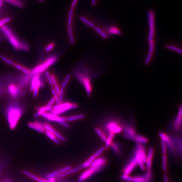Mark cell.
I'll use <instances>...</instances> for the list:
<instances>
[{
  "instance_id": "6da1fadb",
  "label": "cell",
  "mask_w": 182,
  "mask_h": 182,
  "mask_svg": "<svg viewBox=\"0 0 182 182\" xmlns=\"http://www.w3.org/2000/svg\"><path fill=\"white\" fill-rule=\"evenodd\" d=\"M148 32V50L145 60V64H151L155 57L156 51V13L154 10L149 9L147 13Z\"/></svg>"
},
{
  "instance_id": "7a4b0ae2",
  "label": "cell",
  "mask_w": 182,
  "mask_h": 182,
  "mask_svg": "<svg viewBox=\"0 0 182 182\" xmlns=\"http://www.w3.org/2000/svg\"><path fill=\"white\" fill-rule=\"evenodd\" d=\"M106 162V160L103 158L95 159L89 168L81 174L78 178V181L81 182L86 181L94 174L100 172L105 167Z\"/></svg>"
},
{
  "instance_id": "3957f363",
  "label": "cell",
  "mask_w": 182,
  "mask_h": 182,
  "mask_svg": "<svg viewBox=\"0 0 182 182\" xmlns=\"http://www.w3.org/2000/svg\"><path fill=\"white\" fill-rule=\"evenodd\" d=\"M0 29L14 49L17 50L25 52L30 50L29 46L25 43L20 41L8 27L5 25L1 27Z\"/></svg>"
},
{
  "instance_id": "277c9868",
  "label": "cell",
  "mask_w": 182,
  "mask_h": 182,
  "mask_svg": "<svg viewBox=\"0 0 182 182\" xmlns=\"http://www.w3.org/2000/svg\"><path fill=\"white\" fill-rule=\"evenodd\" d=\"M5 114L11 129L16 127L21 115V110L17 105L9 104L5 109Z\"/></svg>"
},
{
  "instance_id": "5b68a950",
  "label": "cell",
  "mask_w": 182,
  "mask_h": 182,
  "mask_svg": "<svg viewBox=\"0 0 182 182\" xmlns=\"http://www.w3.org/2000/svg\"><path fill=\"white\" fill-rule=\"evenodd\" d=\"M134 156L137 162V164L139 166L141 170L143 171L145 170L146 168L145 164L146 162L147 156L145 153V148L142 144L137 143Z\"/></svg>"
},
{
  "instance_id": "8992f818",
  "label": "cell",
  "mask_w": 182,
  "mask_h": 182,
  "mask_svg": "<svg viewBox=\"0 0 182 182\" xmlns=\"http://www.w3.org/2000/svg\"><path fill=\"white\" fill-rule=\"evenodd\" d=\"M57 60V58L56 57H51L44 62L43 64L38 65L34 68L32 71H30V74L32 75H36L42 73L45 71L47 68L54 64Z\"/></svg>"
},
{
  "instance_id": "52a82bcc",
  "label": "cell",
  "mask_w": 182,
  "mask_h": 182,
  "mask_svg": "<svg viewBox=\"0 0 182 182\" xmlns=\"http://www.w3.org/2000/svg\"><path fill=\"white\" fill-rule=\"evenodd\" d=\"M77 107L78 105L76 103H64L57 105L53 107V110L52 111L53 114L57 115L61 114L67 110L76 108Z\"/></svg>"
},
{
  "instance_id": "ba28073f",
  "label": "cell",
  "mask_w": 182,
  "mask_h": 182,
  "mask_svg": "<svg viewBox=\"0 0 182 182\" xmlns=\"http://www.w3.org/2000/svg\"><path fill=\"white\" fill-rule=\"evenodd\" d=\"M77 76L79 79L81 81L82 83L84 85L88 96H91L92 87L90 78H89L87 75H83L81 74H78Z\"/></svg>"
},
{
  "instance_id": "9c48e42d",
  "label": "cell",
  "mask_w": 182,
  "mask_h": 182,
  "mask_svg": "<svg viewBox=\"0 0 182 182\" xmlns=\"http://www.w3.org/2000/svg\"><path fill=\"white\" fill-rule=\"evenodd\" d=\"M74 11V10L70 8L69 13H68V18H67V31H68L69 40L71 44H74L75 43L73 29H72V22H73Z\"/></svg>"
},
{
  "instance_id": "30bf717a",
  "label": "cell",
  "mask_w": 182,
  "mask_h": 182,
  "mask_svg": "<svg viewBox=\"0 0 182 182\" xmlns=\"http://www.w3.org/2000/svg\"><path fill=\"white\" fill-rule=\"evenodd\" d=\"M105 149L106 148H105V147H102L100 149H98V151L95 152V153H94L92 156H91L86 161L81 165H80L81 169L86 168L89 167L91 166V163L95 159L98 158L99 156L103 153V152L104 151Z\"/></svg>"
},
{
  "instance_id": "8fae6325",
  "label": "cell",
  "mask_w": 182,
  "mask_h": 182,
  "mask_svg": "<svg viewBox=\"0 0 182 182\" xmlns=\"http://www.w3.org/2000/svg\"><path fill=\"white\" fill-rule=\"evenodd\" d=\"M23 173L28 177L30 178H31L32 180L35 181L37 182H58L56 181V178H49L45 179L44 178H41L39 176L34 175L33 173H31L27 171V170H24L23 171Z\"/></svg>"
},
{
  "instance_id": "7c38bea8",
  "label": "cell",
  "mask_w": 182,
  "mask_h": 182,
  "mask_svg": "<svg viewBox=\"0 0 182 182\" xmlns=\"http://www.w3.org/2000/svg\"><path fill=\"white\" fill-rule=\"evenodd\" d=\"M123 136L125 138L129 140H134L135 136L137 135L136 132L133 127L130 125H127L123 128Z\"/></svg>"
},
{
  "instance_id": "4fadbf2b",
  "label": "cell",
  "mask_w": 182,
  "mask_h": 182,
  "mask_svg": "<svg viewBox=\"0 0 182 182\" xmlns=\"http://www.w3.org/2000/svg\"><path fill=\"white\" fill-rule=\"evenodd\" d=\"M182 108L180 106L178 115L173 122V128L175 132H178L181 130Z\"/></svg>"
},
{
  "instance_id": "5bb4252c",
  "label": "cell",
  "mask_w": 182,
  "mask_h": 182,
  "mask_svg": "<svg viewBox=\"0 0 182 182\" xmlns=\"http://www.w3.org/2000/svg\"><path fill=\"white\" fill-rule=\"evenodd\" d=\"M137 165V162L134 156L123 169L124 175H130Z\"/></svg>"
},
{
  "instance_id": "9a60e30c",
  "label": "cell",
  "mask_w": 182,
  "mask_h": 182,
  "mask_svg": "<svg viewBox=\"0 0 182 182\" xmlns=\"http://www.w3.org/2000/svg\"><path fill=\"white\" fill-rule=\"evenodd\" d=\"M41 115L50 121H56L59 123L63 121H66V119L64 117H60L56 115L50 114L46 112L42 113Z\"/></svg>"
},
{
  "instance_id": "2e32d148",
  "label": "cell",
  "mask_w": 182,
  "mask_h": 182,
  "mask_svg": "<svg viewBox=\"0 0 182 182\" xmlns=\"http://www.w3.org/2000/svg\"><path fill=\"white\" fill-rule=\"evenodd\" d=\"M28 125L29 127L39 132L43 133L45 132L44 124L40 123L39 121H36L34 122H29Z\"/></svg>"
},
{
  "instance_id": "e0dca14e",
  "label": "cell",
  "mask_w": 182,
  "mask_h": 182,
  "mask_svg": "<svg viewBox=\"0 0 182 182\" xmlns=\"http://www.w3.org/2000/svg\"><path fill=\"white\" fill-rule=\"evenodd\" d=\"M7 79L4 77H0V99L2 98L6 92H8V88L9 84H7Z\"/></svg>"
},
{
  "instance_id": "ac0fdd59",
  "label": "cell",
  "mask_w": 182,
  "mask_h": 182,
  "mask_svg": "<svg viewBox=\"0 0 182 182\" xmlns=\"http://www.w3.org/2000/svg\"><path fill=\"white\" fill-rule=\"evenodd\" d=\"M165 47L169 50L173 51L176 53L181 55V48L179 47L178 43L174 42H169L168 44H166Z\"/></svg>"
},
{
  "instance_id": "d6986e66",
  "label": "cell",
  "mask_w": 182,
  "mask_h": 182,
  "mask_svg": "<svg viewBox=\"0 0 182 182\" xmlns=\"http://www.w3.org/2000/svg\"><path fill=\"white\" fill-rule=\"evenodd\" d=\"M154 154V149L152 147L149 148L148 156H147L146 159V166L145 167L147 169V170H151L152 169V160H153V156Z\"/></svg>"
},
{
  "instance_id": "ffe728a7",
  "label": "cell",
  "mask_w": 182,
  "mask_h": 182,
  "mask_svg": "<svg viewBox=\"0 0 182 182\" xmlns=\"http://www.w3.org/2000/svg\"><path fill=\"white\" fill-rule=\"evenodd\" d=\"M71 168H72V167L70 166H65V167H63V168H61L60 169H58V170H56V171L50 172V173L47 174V178H56L58 175L64 173L65 171H67V170Z\"/></svg>"
},
{
  "instance_id": "44dd1931",
  "label": "cell",
  "mask_w": 182,
  "mask_h": 182,
  "mask_svg": "<svg viewBox=\"0 0 182 182\" xmlns=\"http://www.w3.org/2000/svg\"><path fill=\"white\" fill-rule=\"evenodd\" d=\"M107 128L110 132H113L115 134L121 132L123 130V129L121 126L114 122H111L109 123L107 126Z\"/></svg>"
},
{
  "instance_id": "7402d4cb",
  "label": "cell",
  "mask_w": 182,
  "mask_h": 182,
  "mask_svg": "<svg viewBox=\"0 0 182 182\" xmlns=\"http://www.w3.org/2000/svg\"><path fill=\"white\" fill-rule=\"evenodd\" d=\"M81 169L80 166H76V167H74V168H71L70 169L67 170V171H65L64 173H62V174H60V175H58L56 178H57L58 179L62 178H64V177H67L68 175H72V174H74V173H76L79 170H80Z\"/></svg>"
},
{
  "instance_id": "603a6c76",
  "label": "cell",
  "mask_w": 182,
  "mask_h": 182,
  "mask_svg": "<svg viewBox=\"0 0 182 182\" xmlns=\"http://www.w3.org/2000/svg\"><path fill=\"white\" fill-rule=\"evenodd\" d=\"M41 85V82L39 78V74L35 75L32 81L31 85L30 86V90L33 91L34 89L38 88H39Z\"/></svg>"
},
{
  "instance_id": "cb8c5ba5",
  "label": "cell",
  "mask_w": 182,
  "mask_h": 182,
  "mask_svg": "<svg viewBox=\"0 0 182 182\" xmlns=\"http://www.w3.org/2000/svg\"><path fill=\"white\" fill-rule=\"evenodd\" d=\"M36 110H38V112L34 115V117L35 118H37L40 115H41L42 113L46 112V111H52L53 110V107L49 108L45 106L37 108Z\"/></svg>"
},
{
  "instance_id": "d4e9b609",
  "label": "cell",
  "mask_w": 182,
  "mask_h": 182,
  "mask_svg": "<svg viewBox=\"0 0 182 182\" xmlns=\"http://www.w3.org/2000/svg\"><path fill=\"white\" fill-rule=\"evenodd\" d=\"M134 141H135L137 143L142 144L148 143V140L147 138L143 136L137 135L134 139Z\"/></svg>"
},
{
  "instance_id": "484cf974",
  "label": "cell",
  "mask_w": 182,
  "mask_h": 182,
  "mask_svg": "<svg viewBox=\"0 0 182 182\" xmlns=\"http://www.w3.org/2000/svg\"><path fill=\"white\" fill-rule=\"evenodd\" d=\"M13 66L15 67V68H16V69H18L19 71H22L24 74H30V71L28 69L24 67L23 65L18 64V63L14 62Z\"/></svg>"
},
{
  "instance_id": "4316f807",
  "label": "cell",
  "mask_w": 182,
  "mask_h": 182,
  "mask_svg": "<svg viewBox=\"0 0 182 182\" xmlns=\"http://www.w3.org/2000/svg\"><path fill=\"white\" fill-rule=\"evenodd\" d=\"M114 136L115 134L114 133L112 132H110L109 133L108 136L107 137L106 140L105 142H106V145H105V148L108 149V148L110 146L112 142H113V138H114Z\"/></svg>"
},
{
  "instance_id": "83f0119b",
  "label": "cell",
  "mask_w": 182,
  "mask_h": 182,
  "mask_svg": "<svg viewBox=\"0 0 182 182\" xmlns=\"http://www.w3.org/2000/svg\"><path fill=\"white\" fill-rule=\"evenodd\" d=\"M79 19L83 23H84L91 28L94 29L95 28V24L91 21H90V20H88L87 18H86L84 16H82V15L80 16Z\"/></svg>"
},
{
  "instance_id": "f1b7e54d",
  "label": "cell",
  "mask_w": 182,
  "mask_h": 182,
  "mask_svg": "<svg viewBox=\"0 0 182 182\" xmlns=\"http://www.w3.org/2000/svg\"><path fill=\"white\" fill-rule=\"evenodd\" d=\"M51 78H52V81L53 86H54V89H55L58 95L59 96L60 93V88L58 84L57 81L56 79L55 76L54 74L51 75Z\"/></svg>"
},
{
  "instance_id": "f546056e",
  "label": "cell",
  "mask_w": 182,
  "mask_h": 182,
  "mask_svg": "<svg viewBox=\"0 0 182 182\" xmlns=\"http://www.w3.org/2000/svg\"><path fill=\"white\" fill-rule=\"evenodd\" d=\"M4 1L8 3L20 8L23 7L24 6L23 3L18 0H4Z\"/></svg>"
},
{
  "instance_id": "4dcf8cb0",
  "label": "cell",
  "mask_w": 182,
  "mask_h": 182,
  "mask_svg": "<svg viewBox=\"0 0 182 182\" xmlns=\"http://www.w3.org/2000/svg\"><path fill=\"white\" fill-rule=\"evenodd\" d=\"M84 118L85 115H84L79 114L65 118V119H66V121H73L80 120V119H83Z\"/></svg>"
},
{
  "instance_id": "1f68e13d",
  "label": "cell",
  "mask_w": 182,
  "mask_h": 182,
  "mask_svg": "<svg viewBox=\"0 0 182 182\" xmlns=\"http://www.w3.org/2000/svg\"><path fill=\"white\" fill-rule=\"evenodd\" d=\"M110 147H111L112 150L115 154H118L120 153V145L117 142H113Z\"/></svg>"
},
{
  "instance_id": "d6a6232c",
  "label": "cell",
  "mask_w": 182,
  "mask_h": 182,
  "mask_svg": "<svg viewBox=\"0 0 182 182\" xmlns=\"http://www.w3.org/2000/svg\"><path fill=\"white\" fill-rule=\"evenodd\" d=\"M44 132L46 134V135H47L50 139L52 140L56 144H57V145L60 144V141H59V140L53 134L51 133L50 132L47 131L46 130Z\"/></svg>"
},
{
  "instance_id": "836d02e7",
  "label": "cell",
  "mask_w": 182,
  "mask_h": 182,
  "mask_svg": "<svg viewBox=\"0 0 182 182\" xmlns=\"http://www.w3.org/2000/svg\"><path fill=\"white\" fill-rule=\"evenodd\" d=\"M159 136L161 138V140L164 142L166 144L169 143L171 141V138L168 135L163 132H160L159 133Z\"/></svg>"
},
{
  "instance_id": "e575fe53",
  "label": "cell",
  "mask_w": 182,
  "mask_h": 182,
  "mask_svg": "<svg viewBox=\"0 0 182 182\" xmlns=\"http://www.w3.org/2000/svg\"><path fill=\"white\" fill-rule=\"evenodd\" d=\"M162 169L164 172H166L167 167V158L166 154H162Z\"/></svg>"
},
{
  "instance_id": "d590c367",
  "label": "cell",
  "mask_w": 182,
  "mask_h": 182,
  "mask_svg": "<svg viewBox=\"0 0 182 182\" xmlns=\"http://www.w3.org/2000/svg\"><path fill=\"white\" fill-rule=\"evenodd\" d=\"M95 130V132L98 134V135L101 137V139L105 142L107 138V137L105 134L102 131L101 129H99V128H96Z\"/></svg>"
},
{
  "instance_id": "8d00e7d4",
  "label": "cell",
  "mask_w": 182,
  "mask_h": 182,
  "mask_svg": "<svg viewBox=\"0 0 182 182\" xmlns=\"http://www.w3.org/2000/svg\"><path fill=\"white\" fill-rule=\"evenodd\" d=\"M152 172L151 170H147L145 174L143 175L145 182H150L152 180Z\"/></svg>"
},
{
  "instance_id": "74e56055",
  "label": "cell",
  "mask_w": 182,
  "mask_h": 182,
  "mask_svg": "<svg viewBox=\"0 0 182 182\" xmlns=\"http://www.w3.org/2000/svg\"><path fill=\"white\" fill-rule=\"evenodd\" d=\"M51 91H52V94L53 95V98L55 99V102H56L57 104V105L60 104L61 103L60 101H59V95H58L56 91L54 89V88H52L51 89Z\"/></svg>"
},
{
  "instance_id": "f35d334b",
  "label": "cell",
  "mask_w": 182,
  "mask_h": 182,
  "mask_svg": "<svg viewBox=\"0 0 182 182\" xmlns=\"http://www.w3.org/2000/svg\"><path fill=\"white\" fill-rule=\"evenodd\" d=\"M71 79V75L70 74H68L66 77H65V79H64V80L62 82V84L61 88L62 89H64L65 87L67 86V84L69 82V81Z\"/></svg>"
},
{
  "instance_id": "ab89813d",
  "label": "cell",
  "mask_w": 182,
  "mask_h": 182,
  "mask_svg": "<svg viewBox=\"0 0 182 182\" xmlns=\"http://www.w3.org/2000/svg\"><path fill=\"white\" fill-rule=\"evenodd\" d=\"M0 58H1V59H2V60L4 61V62H5L7 64L13 66V63H14V62H13V61L11 60V59L8 58L7 57H6L4 56V55H0Z\"/></svg>"
},
{
  "instance_id": "60d3db41",
  "label": "cell",
  "mask_w": 182,
  "mask_h": 182,
  "mask_svg": "<svg viewBox=\"0 0 182 182\" xmlns=\"http://www.w3.org/2000/svg\"><path fill=\"white\" fill-rule=\"evenodd\" d=\"M133 182H146L143 176H136L132 177Z\"/></svg>"
},
{
  "instance_id": "b9f144b4",
  "label": "cell",
  "mask_w": 182,
  "mask_h": 182,
  "mask_svg": "<svg viewBox=\"0 0 182 182\" xmlns=\"http://www.w3.org/2000/svg\"><path fill=\"white\" fill-rule=\"evenodd\" d=\"M44 74H45V76L47 78V81H48L49 84L51 86H52L53 83L50 74L49 73V71H45V72H44Z\"/></svg>"
},
{
  "instance_id": "7bdbcfd3",
  "label": "cell",
  "mask_w": 182,
  "mask_h": 182,
  "mask_svg": "<svg viewBox=\"0 0 182 182\" xmlns=\"http://www.w3.org/2000/svg\"><path fill=\"white\" fill-rule=\"evenodd\" d=\"M161 145L162 154H166L167 151V147L165 142L162 140H161Z\"/></svg>"
},
{
  "instance_id": "ee69618b",
  "label": "cell",
  "mask_w": 182,
  "mask_h": 182,
  "mask_svg": "<svg viewBox=\"0 0 182 182\" xmlns=\"http://www.w3.org/2000/svg\"><path fill=\"white\" fill-rule=\"evenodd\" d=\"M121 179L125 180L126 181L131 182L132 181V177H131L129 175H125L123 174V175H121Z\"/></svg>"
},
{
  "instance_id": "f6af8a7d",
  "label": "cell",
  "mask_w": 182,
  "mask_h": 182,
  "mask_svg": "<svg viewBox=\"0 0 182 182\" xmlns=\"http://www.w3.org/2000/svg\"><path fill=\"white\" fill-rule=\"evenodd\" d=\"M54 47H55V44L53 43H51L46 47L45 50L46 52H50L53 49Z\"/></svg>"
},
{
  "instance_id": "bcb514c9",
  "label": "cell",
  "mask_w": 182,
  "mask_h": 182,
  "mask_svg": "<svg viewBox=\"0 0 182 182\" xmlns=\"http://www.w3.org/2000/svg\"><path fill=\"white\" fill-rule=\"evenodd\" d=\"M55 102V99H54V98H52L51 99L50 101V102L48 103L47 104L46 106H47V107H52L53 105L54 104V103Z\"/></svg>"
},
{
  "instance_id": "7dc6e473",
  "label": "cell",
  "mask_w": 182,
  "mask_h": 182,
  "mask_svg": "<svg viewBox=\"0 0 182 182\" xmlns=\"http://www.w3.org/2000/svg\"><path fill=\"white\" fill-rule=\"evenodd\" d=\"M39 88H36L34 89L33 91V97L34 98H36L38 95V91H39Z\"/></svg>"
},
{
  "instance_id": "c3c4849f",
  "label": "cell",
  "mask_w": 182,
  "mask_h": 182,
  "mask_svg": "<svg viewBox=\"0 0 182 182\" xmlns=\"http://www.w3.org/2000/svg\"><path fill=\"white\" fill-rule=\"evenodd\" d=\"M78 1H79V0H73V1H72V4H71V9L74 10L75 7H76V5Z\"/></svg>"
},
{
  "instance_id": "681fc988",
  "label": "cell",
  "mask_w": 182,
  "mask_h": 182,
  "mask_svg": "<svg viewBox=\"0 0 182 182\" xmlns=\"http://www.w3.org/2000/svg\"><path fill=\"white\" fill-rule=\"evenodd\" d=\"M60 124L64 127L68 128L69 127V125H68V123L66 122V121H63V122H61Z\"/></svg>"
},
{
  "instance_id": "f907efd6",
  "label": "cell",
  "mask_w": 182,
  "mask_h": 182,
  "mask_svg": "<svg viewBox=\"0 0 182 182\" xmlns=\"http://www.w3.org/2000/svg\"><path fill=\"white\" fill-rule=\"evenodd\" d=\"M98 0H91V5L92 6H94L97 4Z\"/></svg>"
},
{
  "instance_id": "816d5d0a",
  "label": "cell",
  "mask_w": 182,
  "mask_h": 182,
  "mask_svg": "<svg viewBox=\"0 0 182 182\" xmlns=\"http://www.w3.org/2000/svg\"><path fill=\"white\" fill-rule=\"evenodd\" d=\"M164 182H169L168 177L167 175H165L164 176Z\"/></svg>"
},
{
  "instance_id": "f5cc1de1",
  "label": "cell",
  "mask_w": 182,
  "mask_h": 182,
  "mask_svg": "<svg viewBox=\"0 0 182 182\" xmlns=\"http://www.w3.org/2000/svg\"><path fill=\"white\" fill-rule=\"evenodd\" d=\"M38 1L40 2H44V0H38Z\"/></svg>"
}]
</instances>
